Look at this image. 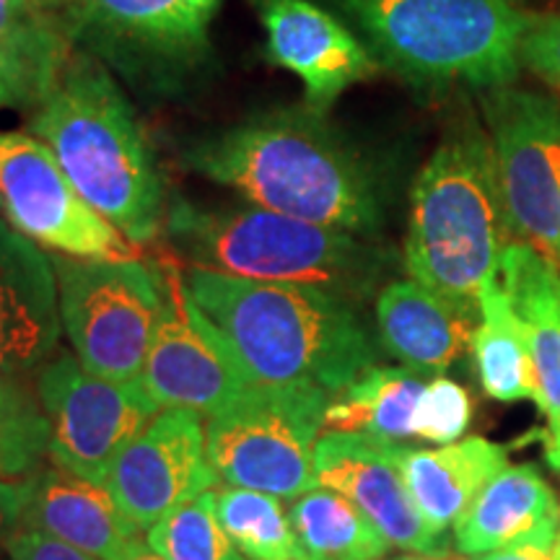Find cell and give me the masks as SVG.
Listing matches in <instances>:
<instances>
[{"label":"cell","instance_id":"obj_1","mask_svg":"<svg viewBox=\"0 0 560 560\" xmlns=\"http://www.w3.org/2000/svg\"><path fill=\"white\" fill-rule=\"evenodd\" d=\"M187 296L249 387L340 395L376 366V348L353 301L296 283L190 268Z\"/></svg>","mask_w":560,"mask_h":560},{"label":"cell","instance_id":"obj_2","mask_svg":"<svg viewBox=\"0 0 560 560\" xmlns=\"http://www.w3.org/2000/svg\"><path fill=\"white\" fill-rule=\"evenodd\" d=\"M185 164L257 208L359 236L382 229L374 172L310 104L262 112L202 138L185 151Z\"/></svg>","mask_w":560,"mask_h":560},{"label":"cell","instance_id":"obj_3","mask_svg":"<svg viewBox=\"0 0 560 560\" xmlns=\"http://www.w3.org/2000/svg\"><path fill=\"white\" fill-rule=\"evenodd\" d=\"M30 132L70 185L125 240L149 244L164 223V179L130 102L94 58H70L37 104Z\"/></svg>","mask_w":560,"mask_h":560},{"label":"cell","instance_id":"obj_4","mask_svg":"<svg viewBox=\"0 0 560 560\" xmlns=\"http://www.w3.org/2000/svg\"><path fill=\"white\" fill-rule=\"evenodd\" d=\"M514 242L490 136L480 125L450 132L420 170L410 195L405 270L425 289L478 312Z\"/></svg>","mask_w":560,"mask_h":560},{"label":"cell","instance_id":"obj_5","mask_svg":"<svg viewBox=\"0 0 560 560\" xmlns=\"http://www.w3.org/2000/svg\"><path fill=\"white\" fill-rule=\"evenodd\" d=\"M346 16L376 62L412 86H511L529 13L511 0H327Z\"/></svg>","mask_w":560,"mask_h":560},{"label":"cell","instance_id":"obj_6","mask_svg":"<svg viewBox=\"0 0 560 560\" xmlns=\"http://www.w3.org/2000/svg\"><path fill=\"white\" fill-rule=\"evenodd\" d=\"M166 231L192 268L314 285L350 301L369 299L387 268V255L359 234L268 208H200L174 200Z\"/></svg>","mask_w":560,"mask_h":560},{"label":"cell","instance_id":"obj_7","mask_svg":"<svg viewBox=\"0 0 560 560\" xmlns=\"http://www.w3.org/2000/svg\"><path fill=\"white\" fill-rule=\"evenodd\" d=\"M332 397L301 387H247L208 416L206 454L219 480L296 501L319 488L314 446Z\"/></svg>","mask_w":560,"mask_h":560},{"label":"cell","instance_id":"obj_8","mask_svg":"<svg viewBox=\"0 0 560 560\" xmlns=\"http://www.w3.org/2000/svg\"><path fill=\"white\" fill-rule=\"evenodd\" d=\"M60 322L75 359L91 374L132 382L145 355L164 304L161 270L132 260H81L55 255Z\"/></svg>","mask_w":560,"mask_h":560},{"label":"cell","instance_id":"obj_9","mask_svg":"<svg viewBox=\"0 0 560 560\" xmlns=\"http://www.w3.org/2000/svg\"><path fill=\"white\" fill-rule=\"evenodd\" d=\"M486 120L511 234L560 268V104L503 86L488 91Z\"/></svg>","mask_w":560,"mask_h":560},{"label":"cell","instance_id":"obj_10","mask_svg":"<svg viewBox=\"0 0 560 560\" xmlns=\"http://www.w3.org/2000/svg\"><path fill=\"white\" fill-rule=\"evenodd\" d=\"M0 215L26 240L81 260H132L136 244L96 213L32 132H0Z\"/></svg>","mask_w":560,"mask_h":560},{"label":"cell","instance_id":"obj_11","mask_svg":"<svg viewBox=\"0 0 560 560\" xmlns=\"http://www.w3.org/2000/svg\"><path fill=\"white\" fill-rule=\"evenodd\" d=\"M37 397L50 423V459L96 482L107 480L117 454L159 412L138 380H104L73 355L50 359L39 369Z\"/></svg>","mask_w":560,"mask_h":560},{"label":"cell","instance_id":"obj_12","mask_svg":"<svg viewBox=\"0 0 560 560\" xmlns=\"http://www.w3.org/2000/svg\"><path fill=\"white\" fill-rule=\"evenodd\" d=\"M164 304L138 382L159 405V410L182 408L198 416H213L249 387L234 369L200 312L187 296L185 272L161 262Z\"/></svg>","mask_w":560,"mask_h":560},{"label":"cell","instance_id":"obj_13","mask_svg":"<svg viewBox=\"0 0 560 560\" xmlns=\"http://www.w3.org/2000/svg\"><path fill=\"white\" fill-rule=\"evenodd\" d=\"M215 480L198 412L166 408L117 454L104 482L125 516L138 529H151L182 503L213 488Z\"/></svg>","mask_w":560,"mask_h":560},{"label":"cell","instance_id":"obj_14","mask_svg":"<svg viewBox=\"0 0 560 560\" xmlns=\"http://www.w3.org/2000/svg\"><path fill=\"white\" fill-rule=\"evenodd\" d=\"M395 446L397 441L325 431L314 446V478L353 501L392 548L444 558L450 545L418 511L397 465Z\"/></svg>","mask_w":560,"mask_h":560},{"label":"cell","instance_id":"obj_15","mask_svg":"<svg viewBox=\"0 0 560 560\" xmlns=\"http://www.w3.org/2000/svg\"><path fill=\"white\" fill-rule=\"evenodd\" d=\"M75 30L128 70L182 75L208 55V24L192 0H75Z\"/></svg>","mask_w":560,"mask_h":560},{"label":"cell","instance_id":"obj_16","mask_svg":"<svg viewBox=\"0 0 560 560\" xmlns=\"http://www.w3.org/2000/svg\"><path fill=\"white\" fill-rule=\"evenodd\" d=\"M268 34V60L299 75L306 104L327 112L350 86L380 70L369 47L312 0H252Z\"/></svg>","mask_w":560,"mask_h":560},{"label":"cell","instance_id":"obj_17","mask_svg":"<svg viewBox=\"0 0 560 560\" xmlns=\"http://www.w3.org/2000/svg\"><path fill=\"white\" fill-rule=\"evenodd\" d=\"M62 332L52 257L0 215V376L21 380L52 359Z\"/></svg>","mask_w":560,"mask_h":560},{"label":"cell","instance_id":"obj_18","mask_svg":"<svg viewBox=\"0 0 560 560\" xmlns=\"http://www.w3.org/2000/svg\"><path fill=\"white\" fill-rule=\"evenodd\" d=\"M499 278L522 325L540 387V410L548 418L545 457L560 472V268L532 244L511 242L501 255Z\"/></svg>","mask_w":560,"mask_h":560},{"label":"cell","instance_id":"obj_19","mask_svg":"<svg viewBox=\"0 0 560 560\" xmlns=\"http://www.w3.org/2000/svg\"><path fill=\"white\" fill-rule=\"evenodd\" d=\"M560 529V503L535 465H506L480 490L454 524L462 556L503 548L552 550Z\"/></svg>","mask_w":560,"mask_h":560},{"label":"cell","instance_id":"obj_20","mask_svg":"<svg viewBox=\"0 0 560 560\" xmlns=\"http://www.w3.org/2000/svg\"><path fill=\"white\" fill-rule=\"evenodd\" d=\"M376 327L392 359L416 374L441 376L472 346L478 312L405 278L392 280L376 296Z\"/></svg>","mask_w":560,"mask_h":560},{"label":"cell","instance_id":"obj_21","mask_svg":"<svg viewBox=\"0 0 560 560\" xmlns=\"http://www.w3.org/2000/svg\"><path fill=\"white\" fill-rule=\"evenodd\" d=\"M21 527L45 532L100 560H112L138 535L107 482L81 478L55 462L32 480Z\"/></svg>","mask_w":560,"mask_h":560},{"label":"cell","instance_id":"obj_22","mask_svg":"<svg viewBox=\"0 0 560 560\" xmlns=\"http://www.w3.org/2000/svg\"><path fill=\"white\" fill-rule=\"evenodd\" d=\"M397 465L425 524L439 535L454 527L490 480L509 465L506 446L472 436L439 446H395Z\"/></svg>","mask_w":560,"mask_h":560},{"label":"cell","instance_id":"obj_23","mask_svg":"<svg viewBox=\"0 0 560 560\" xmlns=\"http://www.w3.org/2000/svg\"><path fill=\"white\" fill-rule=\"evenodd\" d=\"M425 384L420 374L405 366H371L332 397L325 412V431L361 433L382 441L416 439V412Z\"/></svg>","mask_w":560,"mask_h":560},{"label":"cell","instance_id":"obj_24","mask_svg":"<svg viewBox=\"0 0 560 560\" xmlns=\"http://www.w3.org/2000/svg\"><path fill=\"white\" fill-rule=\"evenodd\" d=\"M472 353L478 363L482 389L499 402H535L540 408V387L532 369L529 348L522 325L503 291L501 278H493L478 296V327L472 332Z\"/></svg>","mask_w":560,"mask_h":560},{"label":"cell","instance_id":"obj_25","mask_svg":"<svg viewBox=\"0 0 560 560\" xmlns=\"http://www.w3.org/2000/svg\"><path fill=\"white\" fill-rule=\"evenodd\" d=\"M304 560H382L392 545L363 511L332 488H314L289 509Z\"/></svg>","mask_w":560,"mask_h":560},{"label":"cell","instance_id":"obj_26","mask_svg":"<svg viewBox=\"0 0 560 560\" xmlns=\"http://www.w3.org/2000/svg\"><path fill=\"white\" fill-rule=\"evenodd\" d=\"M68 37L66 26L52 19V11L0 0V50L26 70L39 91V102L50 94L70 62Z\"/></svg>","mask_w":560,"mask_h":560},{"label":"cell","instance_id":"obj_27","mask_svg":"<svg viewBox=\"0 0 560 560\" xmlns=\"http://www.w3.org/2000/svg\"><path fill=\"white\" fill-rule=\"evenodd\" d=\"M219 516L231 542L247 560H304L280 499L226 486L215 490Z\"/></svg>","mask_w":560,"mask_h":560},{"label":"cell","instance_id":"obj_28","mask_svg":"<svg viewBox=\"0 0 560 560\" xmlns=\"http://www.w3.org/2000/svg\"><path fill=\"white\" fill-rule=\"evenodd\" d=\"M50 457V423L19 380L0 376V480L32 482Z\"/></svg>","mask_w":560,"mask_h":560},{"label":"cell","instance_id":"obj_29","mask_svg":"<svg viewBox=\"0 0 560 560\" xmlns=\"http://www.w3.org/2000/svg\"><path fill=\"white\" fill-rule=\"evenodd\" d=\"M145 540L164 560H247L223 529L215 490H206L166 514Z\"/></svg>","mask_w":560,"mask_h":560},{"label":"cell","instance_id":"obj_30","mask_svg":"<svg viewBox=\"0 0 560 560\" xmlns=\"http://www.w3.org/2000/svg\"><path fill=\"white\" fill-rule=\"evenodd\" d=\"M472 418L470 395L446 376H433L420 395L416 412V439L446 446L465 436Z\"/></svg>","mask_w":560,"mask_h":560},{"label":"cell","instance_id":"obj_31","mask_svg":"<svg viewBox=\"0 0 560 560\" xmlns=\"http://www.w3.org/2000/svg\"><path fill=\"white\" fill-rule=\"evenodd\" d=\"M522 68L560 94V13L532 19L520 47Z\"/></svg>","mask_w":560,"mask_h":560},{"label":"cell","instance_id":"obj_32","mask_svg":"<svg viewBox=\"0 0 560 560\" xmlns=\"http://www.w3.org/2000/svg\"><path fill=\"white\" fill-rule=\"evenodd\" d=\"M5 556H9V560H100L73 548V545L58 540V537L30 527H21L11 537Z\"/></svg>","mask_w":560,"mask_h":560},{"label":"cell","instance_id":"obj_33","mask_svg":"<svg viewBox=\"0 0 560 560\" xmlns=\"http://www.w3.org/2000/svg\"><path fill=\"white\" fill-rule=\"evenodd\" d=\"M24 104H39V91L26 70L0 50V109H16Z\"/></svg>","mask_w":560,"mask_h":560},{"label":"cell","instance_id":"obj_34","mask_svg":"<svg viewBox=\"0 0 560 560\" xmlns=\"http://www.w3.org/2000/svg\"><path fill=\"white\" fill-rule=\"evenodd\" d=\"M32 482L0 480V558L9 552L11 537L21 529L26 501H30Z\"/></svg>","mask_w":560,"mask_h":560},{"label":"cell","instance_id":"obj_35","mask_svg":"<svg viewBox=\"0 0 560 560\" xmlns=\"http://www.w3.org/2000/svg\"><path fill=\"white\" fill-rule=\"evenodd\" d=\"M462 560H556V556L548 548H503L482 556H465Z\"/></svg>","mask_w":560,"mask_h":560},{"label":"cell","instance_id":"obj_36","mask_svg":"<svg viewBox=\"0 0 560 560\" xmlns=\"http://www.w3.org/2000/svg\"><path fill=\"white\" fill-rule=\"evenodd\" d=\"M112 560H164V558L151 548L149 540H138L136 535L132 540H128L120 550H117V556Z\"/></svg>","mask_w":560,"mask_h":560},{"label":"cell","instance_id":"obj_37","mask_svg":"<svg viewBox=\"0 0 560 560\" xmlns=\"http://www.w3.org/2000/svg\"><path fill=\"white\" fill-rule=\"evenodd\" d=\"M32 3H37L39 9L45 11H60V9H73L75 0H32Z\"/></svg>","mask_w":560,"mask_h":560},{"label":"cell","instance_id":"obj_38","mask_svg":"<svg viewBox=\"0 0 560 560\" xmlns=\"http://www.w3.org/2000/svg\"><path fill=\"white\" fill-rule=\"evenodd\" d=\"M192 3L198 5V9H200L202 13H208V16L213 19V13H215V9H219L221 0H192Z\"/></svg>","mask_w":560,"mask_h":560},{"label":"cell","instance_id":"obj_39","mask_svg":"<svg viewBox=\"0 0 560 560\" xmlns=\"http://www.w3.org/2000/svg\"><path fill=\"white\" fill-rule=\"evenodd\" d=\"M397 560H444V558H433V556H408V558H397Z\"/></svg>","mask_w":560,"mask_h":560},{"label":"cell","instance_id":"obj_40","mask_svg":"<svg viewBox=\"0 0 560 560\" xmlns=\"http://www.w3.org/2000/svg\"><path fill=\"white\" fill-rule=\"evenodd\" d=\"M552 556H556V560H560V529H558V537H556V545H552Z\"/></svg>","mask_w":560,"mask_h":560},{"label":"cell","instance_id":"obj_41","mask_svg":"<svg viewBox=\"0 0 560 560\" xmlns=\"http://www.w3.org/2000/svg\"><path fill=\"white\" fill-rule=\"evenodd\" d=\"M13 3H32V0H13ZM34 5H37V3H34Z\"/></svg>","mask_w":560,"mask_h":560},{"label":"cell","instance_id":"obj_42","mask_svg":"<svg viewBox=\"0 0 560 560\" xmlns=\"http://www.w3.org/2000/svg\"><path fill=\"white\" fill-rule=\"evenodd\" d=\"M558 179H560V151H558Z\"/></svg>","mask_w":560,"mask_h":560},{"label":"cell","instance_id":"obj_43","mask_svg":"<svg viewBox=\"0 0 560 560\" xmlns=\"http://www.w3.org/2000/svg\"><path fill=\"white\" fill-rule=\"evenodd\" d=\"M511 3H514V0H511Z\"/></svg>","mask_w":560,"mask_h":560}]
</instances>
